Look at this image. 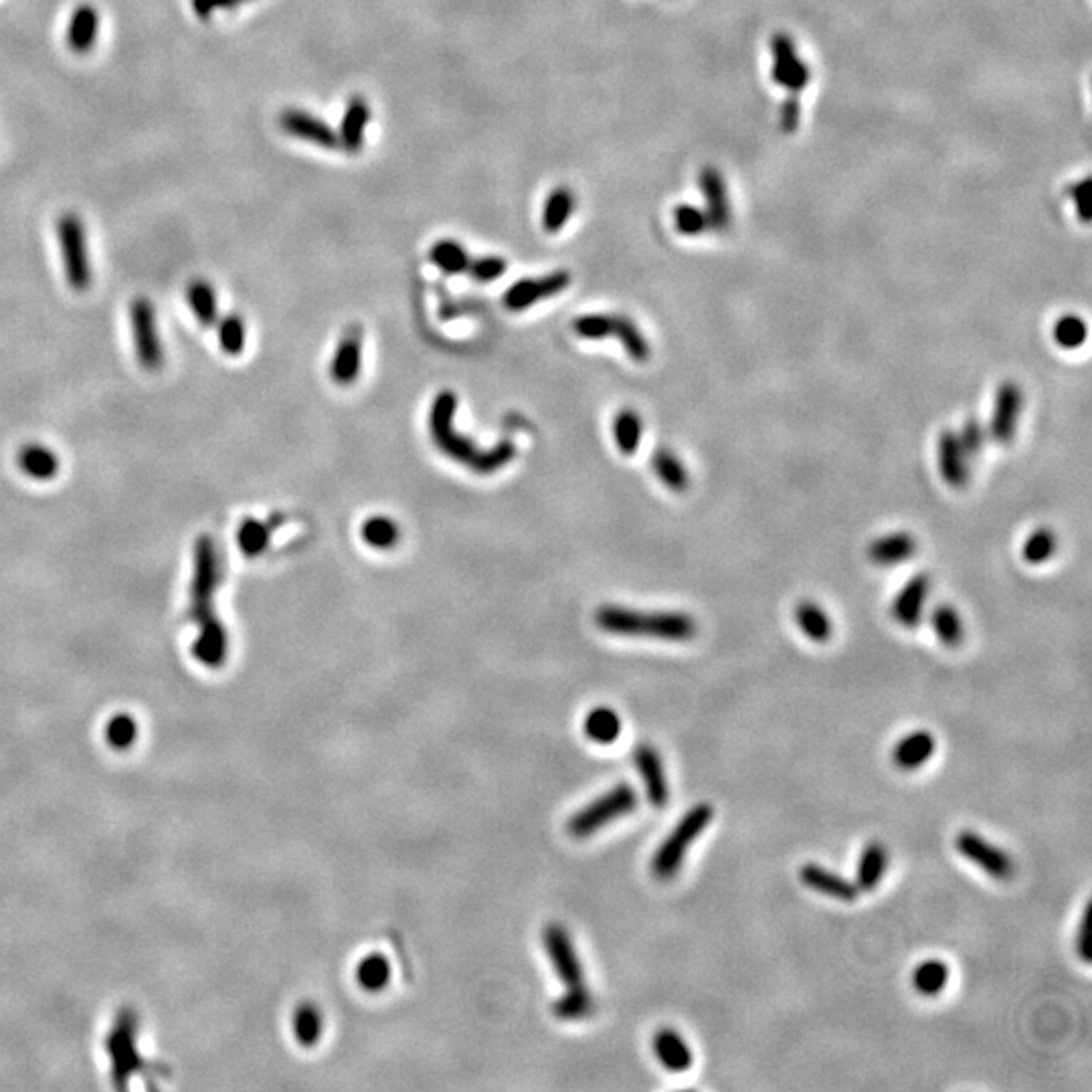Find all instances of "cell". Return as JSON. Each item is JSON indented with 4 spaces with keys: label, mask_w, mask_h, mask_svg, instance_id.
<instances>
[{
    "label": "cell",
    "mask_w": 1092,
    "mask_h": 1092,
    "mask_svg": "<svg viewBox=\"0 0 1092 1092\" xmlns=\"http://www.w3.org/2000/svg\"><path fill=\"white\" fill-rule=\"evenodd\" d=\"M575 205V195L567 187L555 189L544 203L542 229L546 233H559L569 223Z\"/></svg>",
    "instance_id": "obj_32"
},
{
    "label": "cell",
    "mask_w": 1092,
    "mask_h": 1092,
    "mask_svg": "<svg viewBox=\"0 0 1092 1092\" xmlns=\"http://www.w3.org/2000/svg\"><path fill=\"white\" fill-rule=\"evenodd\" d=\"M506 269H508L506 261L498 255H485V257L474 259L470 261V267H468L470 276L478 282H494L504 276Z\"/></svg>",
    "instance_id": "obj_48"
},
{
    "label": "cell",
    "mask_w": 1092,
    "mask_h": 1092,
    "mask_svg": "<svg viewBox=\"0 0 1092 1092\" xmlns=\"http://www.w3.org/2000/svg\"><path fill=\"white\" fill-rule=\"evenodd\" d=\"M937 751L935 735L928 731H912L892 747V762L900 771H916L933 758Z\"/></svg>",
    "instance_id": "obj_20"
},
{
    "label": "cell",
    "mask_w": 1092,
    "mask_h": 1092,
    "mask_svg": "<svg viewBox=\"0 0 1092 1092\" xmlns=\"http://www.w3.org/2000/svg\"><path fill=\"white\" fill-rule=\"evenodd\" d=\"M368 122H370L368 101L362 95H352L346 103L341 130H339V142L348 154H356L364 146Z\"/></svg>",
    "instance_id": "obj_23"
},
{
    "label": "cell",
    "mask_w": 1092,
    "mask_h": 1092,
    "mask_svg": "<svg viewBox=\"0 0 1092 1092\" xmlns=\"http://www.w3.org/2000/svg\"><path fill=\"white\" fill-rule=\"evenodd\" d=\"M955 848L965 860L975 864L979 870H983L988 877L996 881H1008L1014 877L1016 872L1014 858L1006 850L992 844L990 840L979 836L973 830L959 832L955 838Z\"/></svg>",
    "instance_id": "obj_8"
},
{
    "label": "cell",
    "mask_w": 1092,
    "mask_h": 1092,
    "mask_svg": "<svg viewBox=\"0 0 1092 1092\" xmlns=\"http://www.w3.org/2000/svg\"><path fill=\"white\" fill-rule=\"evenodd\" d=\"M937 460H939V472L947 485L961 489L969 483V458L965 450L959 444V437L955 431L945 429L939 437L937 448Z\"/></svg>",
    "instance_id": "obj_18"
},
{
    "label": "cell",
    "mask_w": 1092,
    "mask_h": 1092,
    "mask_svg": "<svg viewBox=\"0 0 1092 1092\" xmlns=\"http://www.w3.org/2000/svg\"><path fill=\"white\" fill-rule=\"evenodd\" d=\"M674 227L684 237H698L710 229L706 212L694 205H678L674 208Z\"/></svg>",
    "instance_id": "obj_45"
},
{
    "label": "cell",
    "mask_w": 1092,
    "mask_h": 1092,
    "mask_svg": "<svg viewBox=\"0 0 1092 1092\" xmlns=\"http://www.w3.org/2000/svg\"><path fill=\"white\" fill-rule=\"evenodd\" d=\"M280 126L290 136H294L298 140H304V142H310V144H316L320 148L333 150V148L341 146L339 132L328 126L322 118H318L310 112H304V109H296V107L286 109V112H282V116H280Z\"/></svg>",
    "instance_id": "obj_15"
},
{
    "label": "cell",
    "mask_w": 1092,
    "mask_h": 1092,
    "mask_svg": "<svg viewBox=\"0 0 1092 1092\" xmlns=\"http://www.w3.org/2000/svg\"><path fill=\"white\" fill-rule=\"evenodd\" d=\"M136 733H138V727H136L134 719L128 717V715H118V717H114L112 721H109L105 737H107L109 745H114L118 749H126L136 741Z\"/></svg>",
    "instance_id": "obj_49"
},
{
    "label": "cell",
    "mask_w": 1092,
    "mask_h": 1092,
    "mask_svg": "<svg viewBox=\"0 0 1092 1092\" xmlns=\"http://www.w3.org/2000/svg\"><path fill=\"white\" fill-rule=\"evenodd\" d=\"M593 1012H595V1000L585 986L567 990L553 1004V1014L563 1022H579L589 1018Z\"/></svg>",
    "instance_id": "obj_39"
},
{
    "label": "cell",
    "mask_w": 1092,
    "mask_h": 1092,
    "mask_svg": "<svg viewBox=\"0 0 1092 1092\" xmlns=\"http://www.w3.org/2000/svg\"><path fill=\"white\" fill-rule=\"evenodd\" d=\"M1090 920H1092V916H1090V904H1088L1086 910H1084V916H1082V920H1080V926H1078L1076 941H1074L1076 953H1078V957H1080L1084 963H1088V961H1090V955H1092V953H1090V949H1092V947H1090V945H1092Z\"/></svg>",
    "instance_id": "obj_52"
},
{
    "label": "cell",
    "mask_w": 1092,
    "mask_h": 1092,
    "mask_svg": "<svg viewBox=\"0 0 1092 1092\" xmlns=\"http://www.w3.org/2000/svg\"><path fill=\"white\" fill-rule=\"evenodd\" d=\"M949 965L941 959H926L912 971V988L924 998H937L949 983Z\"/></svg>",
    "instance_id": "obj_30"
},
{
    "label": "cell",
    "mask_w": 1092,
    "mask_h": 1092,
    "mask_svg": "<svg viewBox=\"0 0 1092 1092\" xmlns=\"http://www.w3.org/2000/svg\"><path fill=\"white\" fill-rule=\"evenodd\" d=\"M542 943H544L546 955L551 959L553 969L557 971L559 979L565 983V988L573 990V988L585 986L583 967H581L577 949L567 933V928L555 922L549 924L542 933Z\"/></svg>",
    "instance_id": "obj_9"
},
{
    "label": "cell",
    "mask_w": 1092,
    "mask_h": 1092,
    "mask_svg": "<svg viewBox=\"0 0 1092 1092\" xmlns=\"http://www.w3.org/2000/svg\"><path fill=\"white\" fill-rule=\"evenodd\" d=\"M269 540H271L269 524H265L261 520H255V518L243 520L239 530H237L239 549L243 551V555H247L251 559L259 557L261 553L267 551Z\"/></svg>",
    "instance_id": "obj_41"
},
{
    "label": "cell",
    "mask_w": 1092,
    "mask_h": 1092,
    "mask_svg": "<svg viewBox=\"0 0 1092 1092\" xmlns=\"http://www.w3.org/2000/svg\"><path fill=\"white\" fill-rule=\"evenodd\" d=\"M698 187L706 203L704 212L708 218V227L715 231H727L733 221V210L725 177L715 167H704L698 175Z\"/></svg>",
    "instance_id": "obj_13"
},
{
    "label": "cell",
    "mask_w": 1092,
    "mask_h": 1092,
    "mask_svg": "<svg viewBox=\"0 0 1092 1092\" xmlns=\"http://www.w3.org/2000/svg\"><path fill=\"white\" fill-rule=\"evenodd\" d=\"M216 339H218V344H221V350L229 356H239L245 348V322L239 314H229L225 316L221 322H218V333H216Z\"/></svg>",
    "instance_id": "obj_43"
},
{
    "label": "cell",
    "mask_w": 1092,
    "mask_h": 1092,
    "mask_svg": "<svg viewBox=\"0 0 1092 1092\" xmlns=\"http://www.w3.org/2000/svg\"><path fill=\"white\" fill-rule=\"evenodd\" d=\"M583 731L589 741L599 745H612L617 741L621 733V719L612 708L599 706L587 715L583 723Z\"/></svg>",
    "instance_id": "obj_31"
},
{
    "label": "cell",
    "mask_w": 1092,
    "mask_h": 1092,
    "mask_svg": "<svg viewBox=\"0 0 1092 1092\" xmlns=\"http://www.w3.org/2000/svg\"><path fill=\"white\" fill-rule=\"evenodd\" d=\"M193 11L199 19H208L216 11H233V0H191Z\"/></svg>",
    "instance_id": "obj_53"
},
{
    "label": "cell",
    "mask_w": 1092,
    "mask_h": 1092,
    "mask_svg": "<svg viewBox=\"0 0 1092 1092\" xmlns=\"http://www.w3.org/2000/svg\"><path fill=\"white\" fill-rule=\"evenodd\" d=\"M1022 405H1024V393L1018 382L1006 380L1004 385H1000L994 401L990 427H988V435L996 444L1008 446L1016 440Z\"/></svg>",
    "instance_id": "obj_12"
},
{
    "label": "cell",
    "mask_w": 1092,
    "mask_h": 1092,
    "mask_svg": "<svg viewBox=\"0 0 1092 1092\" xmlns=\"http://www.w3.org/2000/svg\"><path fill=\"white\" fill-rule=\"evenodd\" d=\"M362 364V335L360 328H350L341 341L331 362V376L341 387L354 385Z\"/></svg>",
    "instance_id": "obj_22"
},
{
    "label": "cell",
    "mask_w": 1092,
    "mask_h": 1092,
    "mask_svg": "<svg viewBox=\"0 0 1092 1092\" xmlns=\"http://www.w3.org/2000/svg\"><path fill=\"white\" fill-rule=\"evenodd\" d=\"M713 817L715 809L706 801L696 803L682 815L676 828L651 856V874L655 879L666 883L678 877L688 850L704 834V830L713 822Z\"/></svg>",
    "instance_id": "obj_4"
},
{
    "label": "cell",
    "mask_w": 1092,
    "mask_h": 1092,
    "mask_svg": "<svg viewBox=\"0 0 1092 1092\" xmlns=\"http://www.w3.org/2000/svg\"><path fill=\"white\" fill-rule=\"evenodd\" d=\"M221 559H218L214 540L208 534H203L195 544L189 610L191 619L199 625L195 658L208 668L223 666L229 651L227 631L214 614V597L218 587H221Z\"/></svg>",
    "instance_id": "obj_1"
},
{
    "label": "cell",
    "mask_w": 1092,
    "mask_h": 1092,
    "mask_svg": "<svg viewBox=\"0 0 1092 1092\" xmlns=\"http://www.w3.org/2000/svg\"><path fill=\"white\" fill-rule=\"evenodd\" d=\"M356 981L364 992H380L389 986L391 965L389 959L380 953L366 955L356 967Z\"/></svg>",
    "instance_id": "obj_36"
},
{
    "label": "cell",
    "mask_w": 1092,
    "mask_h": 1092,
    "mask_svg": "<svg viewBox=\"0 0 1092 1092\" xmlns=\"http://www.w3.org/2000/svg\"><path fill=\"white\" fill-rule=\"evenodd\" d=\"M633 762L641 775L647 801L658 809L666 807L670 801V787L658 749L651 745H639L633 752Z\"/></svg>",
    "instance_id": "obj_14"
},
{
    "label": "cell",
    "mask_w": 1092,
    "mask_h": 1092,
    "mask_svg": "<svg viewBox=\"0 0 1092 1092\" xmlns=\"http://www.w3.org/2000/svg\"><path fill=\"white\" fill-rule=\"evenodd\" d=\"M643 421L637 411L621 409L614 419V440L623 456H633L641 444Z\"/></svg>",
    "instance_id": "obj_34"
},
{
    "label": "cell",
    "mask_w": 1092,
    "mask_h": 1092,
    "mask_svg": "<svg viewBox=\"0 0 1092 1092\" xmlns=\"http://www.w3.org/2000/svg\"><path fill=\"white\" fill-rule=\"evenodd\" d=\"M931 587H933V581L926 573L914 575L898 591V595L892 601L890 612H892L894 621L900 623L902 627H908V629L918 627V623L922 619L924 604H926L928 595H931Z\"/></svg>",
    "instance_id": "obj_16"
},
{
    "label": "cell",
    "mask_w": 1092,
    "mask_h": 1092,
    "mask_svg": "<svg viewBox=\"0 0 1092 1092\" xmlns=\"http://www.w3.org/2000/svg\"><path fill=\"white\" fill-rule=\"evenodd\" d=\"M637 805V793L629 783H619L612 791L604 793L585 805L581 811H577L567 824V832L577 838L585 840L597 834L601 828L614 824L615 819L631 813Z\"/></svg>",
    "instance_id": "obj_5"
},
{
    "label": "cell",
    "mask_w": 1092,
    "mask_h": 1092,
    "mask_svg": "<svg viewBox=\"0 0 1092 1092\" xmlns=\"http://www.w3.org/2000/svg\"><path fill=\"white\" fill-rule=\"evenodd\" d=\"M429 259L437 269L448 273V276H456V273L468 271L472 261L466 247L454 239L437 241L429 251Z\"/></svg>",
    "instance_id": "obj_37"
},
{
    "label": "cell",
    "mask_w": 1092,
    "mask_h": 1092,
    "mask_svg": "<svg viewBox=\"0 0 1092 1092\" xmlns=\"http://www.w3.org/2000/svg\"><path fill=\"white\" fill-rule=\"evenodd\" d=\"M573 331L577 337L587 341L610 339L612 314H585L573 322Z\"/></svg>",
    "instance_id": "obj_46"
},
{
    "label": "cell",
    "mask_w": 1092,
    "mask_h": 1092,
    "mask_svg": "<svg viewBox=\"0 0 1092 1092\" xmlns=\"http://www.w3.org/2000/svg\"><path fill=\"white\" fill-rule=\"evenodd\" d=\"M1070 199L1074 203V208L1078 212V218L1082 223H1088L1090 221V205H1088V199H1090V181L1088 179H1082L1080 183H1074L1070 189Z\"/></svg>",
    "instance_id": "obj_51"
},
{
    "label": "cell",
    "mask_w": 1092,
    "mask_h": 1092,
    "mask_svg": "<svg viewBox=\"0 0 1092 1092\" xmlns=\"http://www.w3.org/2000/svg\"><path fill=\"white\" fill-rule=\"evenodd\" d=\"M931 625L935 635L945 647H957L963 643L965 637V625L961 621V615L957 610L949 604H941L935 608L931 615Z\"/></svg>",
    "instance_id": "obj_40"
},
{
    "label": "cell",
    "mask_w": 1092,
    "mask_h": 1092,
    "mask_svg": "<svg viewBox=\"0 0 1092 1092\" xmlns=\"http://www.w3.org/2000/svg\"><path fill=\"white\" fill-rule=\"evenodd\" d=\"M651 1050L658 1062L670 1072H686L694 1064V1054L684 1035L672 1027H662L651 1037Z\"/></svg>",
    "instance_id": "obj_19"
},
{
    "label": "cell",
    "mask_w": 1092,
    "mask_h": 1092,
    "mask_svg": "<svg viewBox=\"0 0 1092 1092\" xmlns=\"http://www.w3.org/2000/svg\"><path fill=\"white\" fill-rule=\"evenodd\" d=\"M19 470L35 481H49L60 474V458L43 444H27L17 454Z\"/></svg>",
    "instance_id": "obj_25"
},
{
    "label": "cell",
    "mask_w": 1092,
    "mask_h": 1092,
    "mask_svg": "<svg viewBox=\"0 0 1092 1092\" xmlns=\"http://www.w3.org/2000/svg\"><path fill=\"white\" fill-rule=\"evenodd\" d=\"M1056 546L1058 540L1050 528H1037L1025 538L1022 546V557L1029 565H1042L1050 561V557L1056 553Z\"/></svg>",
    "instance_id": "obj_42"
},
{
    "label": "cell",
    "mask_w": 1092,
    "mask_h": 1092,
    "mask_svg": "<svg viewBox=\"0 0 1092 1092\" xmlns=\"http://www.w3.org/2000/svg\"><path fill=\"white\" fill-rule=\"evenodd\" d=\"M243 3H249V0H233V5H235V9H237L239 5H243Z\"/></svg>",
    "instance_id": "obj_54"
},
{
    "label": "cell",
    "mask_w": 1092,
    "mask_h": 1092,
    "mask_svg": "<svg viewBox=\"0 0 1092 1092\" xmlns=\"http://www.w3.org/2000/svg\"><path fill=\"white\" fill-rule=\"evenodd\" d=\"M959 437V444L961 448L965 450L967 458H977L983 454V450H986V442H988V429L983 427V423L979 419H967L961 427V431L957 433Z\"/></svg>",
    "instance_id": "obj_47"
},
{
    "label": "cell",
    "mask_w": 1092,
    "mask_h": 1092,
    "mask_svg": "<svg viewBox=\"0 0 1092 1092\" xmlns=\"http://www.w3.org/2000/svg\"><path fill=\"white\" fill-rule=\"evenodd\" d=\"M569 284H571V273L565 271V269L546 273V276H542V278L518 280L516 284H512L506 290V294L502 298V304H504V308H508L512 312H520V310H526V308L534 306L540 300L553 298V296L565 292L569 288Z\"/></svg>",
    "instance_id": "obj_11"
},
{
    "label": "cell",
    "mask_w": 1092,
    "mask_h": 1092,
    "mask_svg": "<svg viewBox=\"0 0 1092 1092\" xmlns=\"http://www.w3.org/2000/svg\"><path fill=\"white\" fill-rule=\"evenodd\" d=\"M97 35H99V15H97L95 7L79 5L71 13L69 25H68V45H69V49L77 55H85L95 47Z\"/></svg>",
    "instance_id": "obj_26"
},
{
    "label": "cell",
    "mask_w": 1092,
    "mask_h": 1092,
    "mask_svg": "<svg viewBox=\"0 0 1092 1092\" xmlns=\"http://www.w3.org/2000/svg\"><path fill=\"white\" fill-rule=\"evenodd\" d=\"M799 881L805 888H809L813 892H819V894L832 896V898L842 900V902H854L860 894L854 881H848V879L842 877V874L832 872V870L819 866V864H813V862H807L799 868Z\"/></svg>",
    "instance_id": "obj_17"
},
{
    "label": "cell",
    "mask_w": 1092,
    "mask_h": 1092,
    "mask_svg": "<svg viewBox=\"0 0 1092 1092\" xmlns=\"http://www.w3.org/2000/svg\"><path fill=\"white\" fill-rule=\"evenodd\" d=\"M362 540L376 551H391L401 540V528L387 516H370L360 526Z\"/></svg>",
    "instance_id": "obj_33"
},
{
    "label": "cell",
    "mask_w": 1092,
    "mask_h": 1092,
    "mask_svg": "<svg viewBox=\"0 0 1092 1092\" xmlns=\"http://www.w3.org/2000/svg\"><path fill=\"white\" fill-rule=\"evenodd\" d=\"M779 124L785 134H793L801 124V103L797 93H789L779 107Z\"/></svg>",
    "instance_id": "obj_50"
},
{
    "label": "cell",
    "mask_w": 1092,
    "mask_h": 1092,
    "mask_svg": "<svg viewBox=\"0 0 1092 1092\" xmlns=\"http://www.w3.org/2000/svg\"><path fill=\"white\" fill-rule=\"evenodd\" d=\"M601 631L627 637H655L664 641H688L696 635V621L682 612H637L621 606H604L595 614Z\"/></svg>",
    "instance_id": "obj_3"
},
{
    "label": "cell",
    "mask_w": 1092,
    "mask_h": 1092,
    "mask_svg": "<svg viewBox=\"0 0 1092 1092\" xmlns=\"http://www.w3.org/2000/svg\"><path fill=\"white\" fill-rule=\"evenodd\" d=\"M918 551L916 538L910 532H890L885 536L874 538L868 546V559L870 563L879 567H894L902 565Z\"/></svg>",
    "instance_id": "obj_21"
},
{
    "label": "cell",
    "mask_w": 1092,
    "mask_h": 1092,
    "mask_svg": "<svg viewBox=\"0 0 1092 1092\" xmlns=\"http://www.w3.org/2000/svg\"><path fill=\"white\" fill-rule=\"evenodd\" d=\"M187 302L203 326H212L218 320L216 292L206 280H193L187 288Z\"/></svg>",
    "instance_id": "obj_35"
},
{
    "label": "cell",
    "mask_w": 1092,
    "mask_h": 1092,
    "mask_svg": "<svg viewBox=\"0 0 1092 1092\" xmlns=\"http://www.w3.org/2000/svg\"><path fill=\"white\" fill-rule=\"evenodd\" d=\"M888 870V850L881 842H870L864 846L858 866H856V887L860 892L877 890L887 877Z\"/></svg>",
    "instance_id": "obj_24"
},
{
    "label": "cell",
    "mask_w": 1092,
    "mask_h": 1092,
    "mask_svg": "<svg viewBox=\"0 0 1092 1092\" xmlns=\"http://www.w3.org/2000/svg\"><path fill=\"white\" fill-rule=\"evenodd\" d=\"M610 337L617 339L623 344L625 354L635 362H645L651 354L649 342L643 337V333L639 331V326L623 314H612Z\"/></svg>",
    "instance_id": "obj_28"
},
{
    "label": "cell",
    "mask_w": 1092,
    "mask_h": 1092,
    "mask_svg": "<svg viewBox=\"0 0 1092 1092\" xmlns=\"http://www.w3.org/2000/svg\"><path fill=\"white\" fill-rule=\"evenodd\" d=\"M458 397L454 391H442L431 403L429 433L435 448L460 466L470 468L479 476L494 474L512 462L516 448L512 442H500L489 450H479L470 437L454 429Z\"/></svg>",
    "instance_id": "obj_2"
},
{
    "label": "cell",
    "mask_w": 1092,
    "mask_h": 1092,
    "mask_svg": "<svg viewBox=\"0 0 1092 1092\" xmlns=\"http://www.w3.org/2000/svg\"><path fill=\"white\" fill-rule=\"evenodd\" d=\"M795 623L797 627L815 643H826L832 633L834 625L830 615L822 610V606L813 604V601H801L795 608Z\"/></svg>",
    "instance_id": "obj_29"
},
{
    "label": "cell",
    "mask_w": 1092,
    "mask_h": 1092,
    "mask_svg": "<svg viewBox=\"0 0 1092 1092\" xmlns=\"http://www.w3.org/2000/svg\"><path fill=\"white\" fill-rule=\"evenodd\" d=\"M292 1029H294V1035L296 1040L304 1046V1048H312L318 1044L320 1035H322V1029H324V1018H322V1012L306 1002V1004H300L294 1012V1020H292Z\"/></svg>",
    "instance_id": "obj_38"
},
{
    "label": "cell",
    "mask_w": 1092,
    "mask_h": 1092,
    "mask_svg": "<svg viewBox=\"0 0 1092 1092\" xmlns=\"http://www.w3.org/2000/svg\"><path fill=\"white\" fill-rule=\"evenodd\" d=\"M130 337L138 364L148 372H158L167 360L154 304L140 296L130 306Z\"/></svg>",
    "instance_id": "obj_7"
},
{
    "label": "cell",
    "mask_w": 1092,
    "mask_h": 1092,
    "mask_svg": "<svg viewBox=\"0 0 1092 1092\" xmlns=\"http://www.w3.org/2000/svg\"><path fill=\"white\" fill-rule=\"evenodd\" d=\"M58 239L68 284L73 292H87L93 282L91 257L81 218L75 212H66L58 221Z\"/></svg>",
    "instance_id": "obj_6"
},
{
    "label": "cell",
    "mask_w": 1092,
    "mask_h": 1092,
    "mask_svg": "<svg viewBox=\"0 0 1092 1092\" xmlns=\"http://www.w3.org/2000/svg\"><path fill=\"white\" fill-rule=\"evenodd\" d=\"M651 470L658 476V479L672 491H686L690 487V472L682 464V460L668 448L655 450L651 456Z\"/></svg>",
    "instance_id": "obj_27"
},
{
    "label": "cell",
    "mask_w": 1092,
    "mask_h": 1092,
    "mask_svg": "<svg viewBox=\"0 0 1092 1092\" xmlns=\"http://www.w3.org/2000/svg\"><path fill=\"white\" fill-rule=\"evenodd\" d=\"M771 53H773V69H771L773 81L779 87L787 89L789 93L803 91L811 79V71L807 64L799 58L793 39L787 33H775L771 39Z\"/></svg>",
    "instance_id": "obj_10"
},
{
    "label": "cell",
    "mask_w": 1092,
    "mask_h": 1092,
    "mask_svg": "<svg viewBox=\"0 0 1092 1092\" xmlns=\"http://www.w3.org/2000/svg\"><path fill=\"white\" fill-rule=\"evenodd\" d=\"M1086 335H1088L1086 322L1080 316H1074V314H1066L1060 320H1056L1054 331H1052V337H1054L1056 344L1066 348V350L1082 346L1084 341H1086Z\"/></svg>",
    "instance_id": "obj_44"
}]
</instances>
